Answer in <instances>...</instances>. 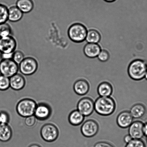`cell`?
<instances>
[{"mask_svg": "<svg viewBox=\"0 0 147 147\" xmlns=\"http://www.w3.org/2000/svg\"><path fill=\"white\" fill-rule=\"evenodd\" d=\"M95 111L100 116H108L116 111L117 103L113 96H99L94 101Z\"/></svg>", "mask_w": 147, "mask_h": 147, "instance_id": "cell-1", "label": "cell"}, {"mask_svg": "<svg viewBox=\"0 0 147 147\" xmlns=\"http://www.w3.org/2000/svg\"><path fill=\"white\" fill-rule=\"evenodd\" d=\"M147 71L146 60L136 59L129 65L127 72L128 76L132 80L139 81L144 78Z\"/></svg>", "mask_w": 147, "mask_h": 147, "instance_id": "cell-2", "label": "cell"}, {"mask_svg": "<svg viewBox=\"0 0 147 147\" xmlns=\"http://www.w3.org/2000/svg\"><path fill=\"white\" fill-rule=\"evenodd\" d=\"M87 32V29L84 26L79 23H75L69 26L67 34L70 41L79 43L85 40Z\"/></svg>", "mask_w": 147, "mask_h": 147, "instance_id": "cell-3", "label": "cell"}, {"mask_svg": "<svg viewBox=\"0 0 147 147\" xmlns=\"http://www.w3.org/2000/svg\"><path fill=\"white\" fill-rule=\"evenodd\" d=\"M37 106V103L33 99L24 98L18 102L16 109L19 115L26 118L34 115Z\"/></svg>", "mask_w": 147, "mask_h": 147, "instance_id": "cell-4", "label": "cell"}, {"mask_svg": "<svg viewBox=\"0 0 147 147\" xmlns=\"http://www.w3.org/2000/svg\"><path fill=\"white\" fill-rule=\"evenodd\" d=\"M18 65L20 72L26 76L34 74L37 71L39 67L37 60L34 57H25Z\"/></svg>", "mask_w": 147, "mask_h": 147, "instance_id": "cell-5", "label": "cell"}, {"mask_svg": "<svg viewBox=\"0 0 147 147\" xmlns=\"http://www.w3.org/2000/svg\"><path fill=\"white\" fill-rule=\"evenodd\" d=\"M59 132L55 125L51 123L44 125L40 130V135L43 140L47 142H52L57 140Z\"/></svg>", "mask_w": 147, "mask_h": 147, "instance_id": "cell-6", "label": "cell"}, {"mask_svg": "<svg viewBox=\"0 0 147 147\" xmlns=\"http://www.w3.org/2000/svg\"><path fill=\"white\" fill-rule=\"evenodd\" d=\"M19 65L12 59H1L0 61V74L11 78L18 73Z\"/></svg>", "mask_w": 147, "mask_h": 147, "instance_id": "cell-7", "label": "cell"}, {"mask_svg": "<svg viewBox=\"0 0 147 147\" xmlns=\"http://www.w3.org/2000/svg\"><path fill=\"white\" fill-rule=\"evenodd\" d=\"M99 126L94 119H90L83 122L81 127L82 134L85 137L91 138L95 136L98 132Z\"/></svg>", "mask_w": 147, "mask_h": 147, "instance_id": "cell-8", "label": "cell"}, {"mask_svg": "<svg viewBox=\"0 0 147 147\" xmlns=\"http://www.w3.org/2000/svg\"><path fill=\"white\" fill-rule=\"evenodd\" d=\"M77 107V110L85 117H89L95 111L94 101L91 98L85 96L79 101Z\"/></svg>", "mask_w": 147, "mask_h": 147, "instance_id": "cell-9", "label": "cell"}, {"mask_svg": "<svg viewBox=\"0 0 147 147\" xmlns=\"http://www.w3.org/2000/svg\"><path fill=\"white\" fill-rule=\"evenodd\" d=\"M17 47L16 40L13 36L0 38V53L1 54H12Z\"/></svg>", "mask_w": 147, "mask_h": 147, "instance_id": "cell-10", "label": "cell"}, {"mask_svg": "<svg viewBox=\"0 0 147 147\" xmlns=\"http://www.w3.org/2000/svg\"><path fill=\"white\" fill-rule=\"evenodd\" d=\"M90 88V83L86 78H79L75 82L73 86V90L76 94L83 96L88 93Z\"/></svg>", "mask_w": 147, "mask_h": 147, "instance_id": "cell-11", "label": "cell"}, {"mask_svg": "<svg viewBox=\"0 0 147 147\" xmlns=\"http://www.w3.org/2000/svg\"><path fill=\"white\" fill-rule=\"evenodd\" d=\"M144 123L142 121H133L129 127V134L133 139H141L144 136L143 128Z\"/></svg>", "mask_w": 147, "mask_h": 147, "instance_id": "cell-12", "label": "cell"}, {"mask_svg": "<svg viewBox=\"0 0 147 147\" xmlns=\"http://www.w3.org/2000/svg\"><path fill=\"white\" fill-rule=\"evenodd\" d=\"M51 107L45 103H40L37 105L34 113L36 119L40 121L47 120L51 114Z\"/></svg>", "mask_w": 147, "mask_h": 147, "instance_id": "cell-13", "label": "cell"}, {"mask_svg": "<svg viewBox=\"0 0 147 147\" xmlns=\"http://www.w3.org/2000/svg\"><path fill=\"white\" fill-rule=\"evenodd\" d=\"M117 123L118 126L122 129L129 128L133 121V118L128 111L120 112L117 118Z\"/></svg>", "mask_w": 147, "mask_h": 147, "instance_id": "cell-14", "label": "cell"}, {"mask_svg": "<svg viewBox=\"0 0 147 147\" xmlns=\"http://www.w3.org/2000/svg\"><path fill=\"white\" fill-rule=\"evenodd\" d=\"M114 92L113 86L108 81H103L99 84L97 88V92L99 96L107 97L112 96Z\"/></svg>", "mask_w": 147, "mask_h": 147, "instance_id": "cell-15", "label": "cell"}, {"mask_svg": "<svg viewBox=\"0 0 147 147\" xmlns=\"http://www.w3.org/2000/svg\"><path fill=\"white\" fill-rule=\"evenodd\" d=\"M10 87L13 90L18 91L24 88L26 81L22 75L17 73L9 78Z\"/></svg>", "mask_w": 147, "mask_h": 147, "instance_id": "cell-16", "label": "cell"}, {"mask_svg": "<svg viewBox=\"0 0 147 147\" xmlns=\"http://www.w3.org/2000/svg\"><path fill=\"white\" fill-rule=\"evenodd\" d=\"M101 50L98 44L87 43L85 46L83 51L86 57L93 58L98 57Z\"/></svg>", "mask_w": 147, "mask_h": 147, "instance_id": "cell-17", "label": "cell"}, {"mask_svg": "<svg viewBox=\"0 0 147 147\" xmlns=\"http://www.w3.org/2000/svg\"><path fill=\"white\" fill-rule=\"evenodd\" d=\"M129 111L133 119H140L146 113V107L142 102H138L131 107Z\"/></svg>", "mask_w": 147, "mask_h": 147, "instance_id": "cell-18", "label": "cell"}, {"mask_svg": "<svg viewBox=\"0 0 147 147\" xmlns=\"http://www.w3.org/2000/svg\"><path fill=\"white\" fill-rule=\"evenodd\" d=\"M12 130L8 124L0 123V142H7L11 140Z\"/></svg>", "mask_w": 147, "mask_h": 147, "instance_id": "cell-19", "label": "cell"}, {"mask_svg": "<svg viewBox=\"0 0 147 147\" xmlns=\"http://www.w3.org/2000/svg\"><path fill=\"white\" fill-rule=\"evenodd\" d=\"M24 14L16 5L10 6L8 7V21L12 22H18L22 19Z\"/></svg>", "mask_w": 147, "mask_h": 147, "instance_id": "cell-20", "label": "cell"}, {"mask_svg": "<svg viewBox=\"0 0 147 147\" xmlns=\"http://www.w3.org/2000/svg\"><path fill=\"white\" fill-rule=\"evenodd\" d=\"M16 5L24 14L31 12L35 7L32 0H17Z\"/></svg>", "mask_w": 147, "mask_h": 147, "instance_id": "cell-21", "label": "cell"}, {"mask_svg": "<svg viewBox=\"0 0 147 147\" xmlns=\"http://www.w3.org/2000/svg\"><path fill=\"white\" fill-rule=\"evenodd\" d=\"M85 117L77 109L73 110L68 116L69 123L73 126H78L84 122Z\"/></svg>", "mask_w": 147, "mask_h": 147, "instance_id": "cell-22", "label": "cell"}, {"mask_svg": "<svg viewBox=\"0 0 147 147\" xmlns=\"http://www.w3.org/2000/svg\"><path fill=\"white\" fill-rule=\"evenodd\" d=\"M101 36L96 30L91 29L87 31L85 40L87 43L98 44L100 41Z\"/></svg>", "mask_w": 147, "mask_h": 147, "instance_id": "cell-23", "label": "cell"}, {"mask_svg": "<svg viewBox=\"0 0 147 147\" xmlns=\"http://www.w3.org/2000/svg\"><path fill=\"white\" fill-rule=\"evenodd\" d=\"M13 31L11 26L8 23L0 24V38L13 36Z\"/></svg>", "mask_w": 147, "mask_h": 147, "instance_id": "cell-24", "label": "cell"}, {"mask_svg": "<svg viewBox=\"0 0 147 147\" xmlns=\"http://www.w3.org/2000/svg\"><path fill=\"white\" fill-rule=\"evenodd\" d=\"M8 6L0 3V24L8 21Z\"/></svg>", "mask_w": 147, "mask_h": 147, "instance_id": "cell-25", "label": "cell"}, {"mask_svg": "<svg viewBox=\"0 0 147 147\" xmlns=\"http://www.w3.org/2000/svg\"><path fill=\"white\" fill-rule=\"evenodd\" d=\"M9 78L0 74V91H4L9 88Z\"/></svg>", "mask_w": 147, "mask_h": 147, "instance_id": "cell-26", "label": "cell"}, {"mask_svg": "<svg viewBox=\"0 0 147 147\" xmlns=\"http://www.w3.org/2000/svg\"><path fill=\"white\" fill-rule=\"evenodd\" d=\"M125 147H146L145 141L142 139H132Z\"/></svg>", "mask_w": 147, "mask_h": 147, "instance_id": "cell-27", "label": "cell"}, {"mask_svg": "<svg viewBox=\"0 0 147 147\" xmlns=\"http://www.w3.org/2000/svg\"><path fill=\"white\" fill-rule=\"evenodd\" d=\"M25 58L24 53L20 50H16L13 53L12 59L18 65Z\"/></svg>", "mask_w": 147, "mask_h": 147, "instance_id": "cell-28", "label": "cell"}, {"mask_svg": "<svg viewBox=\"0 0 147 147\" xmlns=\"http://www.w3.org/2000/svg\"><path fill=\"white\" fill-rule=\"evenodd\" d=\"M10 117L8 112L4 111H0V123L8 124Z\"/></svg>", "mask_w": 147, "mask_h": 147, "instance_id": "cell-29", "label": "cell"}, {"mask_svg": "<svg viewBox=\"0 0 147 147\" xmlns=\"http://www.w3.org/2000/svg\"><path fill=\"white\" fill-rule=\"evenodd\" d=\"M109 57V53L106 50H102L97 57L100 61L106 62L108 60Z\"/></svg>", "mask_w": 147, "mask_h": 147, "instance_id": "cell-30", "label": "cell"}, {"mask_svg": "<svg viewBox=\"0 0 147 147\" xmlns=\"http://www.w3.org/2000/svg\"><path fill=\"white\" fill-rule=\"evenodd\" d=\"M36 119L34 115L27 117L25 118L24 123L28 127H32L35 125L36 122Z\"/></svg>", "mask_w": 147, "mask_h": 147, "instance_id": "cell-31", "label": "cell"}, {"mask_svg": "<svg viewBox=\"0 0 147 147\" xmlns=\"http://www.w3.org/2000/svg\"><path fill=\"white\" fill-rule=\"evenodd\" d=\"M94 147H115L112 144L104 141H100L95 144Z\"/></svg>", "mask_w": 147, "mask_h": 147, "instance_id": "cell-32", "label": "cell"}, {"mask_svg": "<svg viewBox=\"0 0 147 147\" xmlns=\"http://www.w3.org/2000/svg\"><path fill=\"white\" fill-rule=\"evenodd\" d=\"M133 139L129 134L125 135L124 138V141L125 143L127 144L130 142Z\"/></svg>", "mask_w": 147, "mask_h": 147, "instance_id": "cell-33", "label": "cell"}, {"mask_svg": "<svg viewBox=\"0 0 147 147\" xmlns=\"http://www.w3.org/2000/svg\"><path fill=\"white\" fill-rule=\"evenodd\" d=\"M144 123L143 128L144 135L145 136H147V122H142Z\"/></svg>", "mask_w": 147, "mask_h": 147, "instance_id": "cell-34", "label": "cell"}, {"mask_svg": "<svg viewBox=\"0 0 147 147\" xmlns=\"http://www.w3.org/2000/svg\"><path fill=\"white\" fill-rule=\"evenodd\" d=\"M28 147H41L38 144H33L30 145Z\"/></svg>", "mask_w": 147, "mask_h": 147, "instance_id": "cell-35", "label": "cell"}, {"mask_svg": "<svg viewBox=\"0 0 147 147\" xmlns=\"http://www.w3.org/2000/svg\"><path fill=\"white\" fill-rule=\"evenodd\" d=\"M104 1H107V2H111L114 1L115 0H104Z\"/></svg>", "mask_w": 147, "mask_h": 147, "instance_id": "cell-36", "label": "cell"}, {"mask_svg": "<svg viewBox=\"0 0 147 147\" xmlns=\"http://www.w3.org/2000/svg\"><path fill=\"white\" fill-rule=\"evenodd\" d=\"M145 78L146 79V80H147V71H146V75H145Z\"/></svg>", "mask_w": 147, "mask_h": 147, "instance_id": "cell-37", "label": "cell"}, {"mask_svg": "<svg viewBox=\"0 0 147 147\" xmlns=\"http://www.w3.org/2000/svg\"><path fill=\"white\" fill-rule=\"evenodd\" d=\"M145 142H146V143L147 145V136H145Z\"/></svg>", "mask_w": 147, "mask_h": 147, "instance_id": "cell-38", "label": "cell"}]
</instances>
